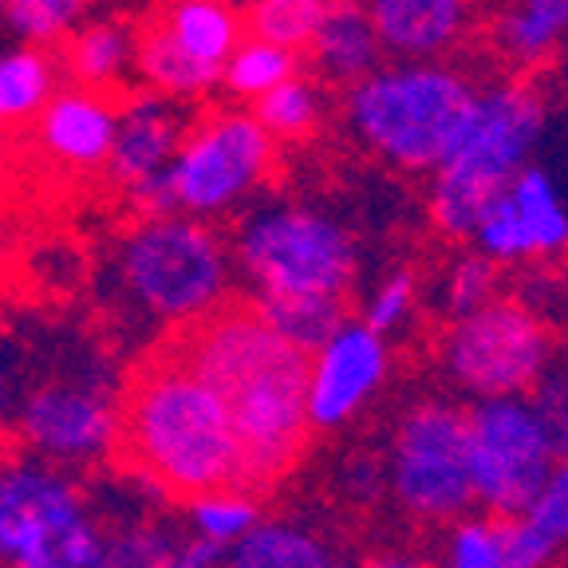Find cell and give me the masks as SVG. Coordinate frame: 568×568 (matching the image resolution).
<instances>
[{
	"label": "cell",
	"instance_id": "2e32d148",
	"mask_svg": "<svg viewBox=\"0 0 568 568\" xmlns=\"http://www.w3.org/2000/svg\"><path fill=\"white\" fill-rule=\"evenodd\" d=\"M379 48L403 63H438L470 32L474 0H364Z\"/></svg>",
	"mask_w": 568,
	"mask_h": 568
},
{
	"label": "cell",
	"instance_id": "8d00e7d4",
	"mask_svg": "<svg viewBox=\"0 0 568 568\" xmlns=\"http://www.w3.org/2000/svg\"><path fill=\"white\" fill-rule=\"evenodd\" d=\"M521 517L541 532L545 541L565 549L568 545V458H557L552 474L545 478L541 494L532 497V506L525 509Z\"/></svg>",
	"mask_w": 568,
	"mask_h": 568
},
{
	"label": "cell",
	"instance_id": "7c38bea8",
	"mask_svg": "<svg viewBox=\"0 0 568 568\" xmlns=\"http://www.w3.org/2000/svg\"><path fill=\"white\" fill-rule=\"evenodd\" d=\"M20 438L55 466H91L111 458L115 443V395L80 383H48L24 403Z\"/></svg>",
	"mask_w": 568,
	"mask_h": 568
},
{
	"label": "cell",
	"instance_id": "ab89813d",
	"mask_svg": "<svg viewBox=\"0 0 568 568\" xmlns=\"http://www.w3.org/2000/svg\"><path fill=\"white\" fill-rule=\"evenodd\" d=\"M225 557H230V549H222V545L213 541H202V537H182L174 549V557H170V568H225Z\"/></svg>",
	"mask_w": 568,
	"mask_h": 568
},
{
	"label": "cell",
	"instance_id": "4fadbf2b",
	"mask_svg": "<svg viewBox=\"0 0 568 568\" xmlns=\"http://www.w3.org/2000/svg\"><path fill=\"white\" fill-rule=\"evenodd\" d=\"M474 253L494 265L560 257L568 248V210L541 166H525L514 186L474 230Z\"/></svg>",
	"mask_w": 568,
	"mask_h": 568
},
{
	"label": "cell",
	"instance_id": "5b68a950",
	"mask_svg": "<svg viewBox=\"0 0 568 568\" xmlns=\"http://www.w3.org/2000/svg\"><path fill=\"white\" fill-rule=\"evenodd\" d=\"M233 253L257 301H347L359 261L355 237L336 217L293 202L261 205L248 213L237 225Z\"/></svg>",
	"mask_w": 568,
	"mask_h": 568
},
{
	"label": "cell",
	"instance_id": "9c48e42d",
	"mask_svg": "<svg viewBox=\"0 0 568 568\" xmlns=\"http://www.w3.org/2000/svg\"><path fill=\"white\" fill-rule=\"evenodd\" d=\"M466 458L474 506L494 521L521 517L557 466L529 399H481L466 407Z\"/></svg>",
	"mask_w": 568,
	"mask_h": 568
},
{
	"label": "cell",
	"instance_id": "e0dca14e",
	"mask_svg": "<svg viewBox=\"0 0 568 568\" xmlns=\"http://www.w3.org/2000/svg\"><path fill=\"white\" fill-rule=\"evenodd\" d=\"M119 126V106L99 91H60L36 115V134L48 159L68 170H99L111 159Z\"/></svg>",
	"mask_w": 568,
	"mask_h": 568
},
{
	"label": "cell",
	"instance_id": "603a6c76",
	"mask_svg": "<svg viewBox=\"0 0 568 568\" xmlns=\"http://www.w3.org/2000/svg\"><path fill=\"white\" fill-rule=\"evenodd\" d=\"M63 63H68V71L80 80L83 91L111 88V83L134 63V36L126 32L123 24L99 20V24H88L71 36Z\"/></svg>",
	"mask_w": 568,
	"mask_h": 568
},
{
	"label": "cell",
	"instance_id": "ba28073f",
	"mask_svg": "<svg viewBox=\"0 0 568 568\" xmlns=\"http://www.w3.org/2000/svg\"><path fill=\"white\" fill-rule=\"evenodd\" d=\"M387 489L395 506L423 525H450L474 514L466 407L454 399H418L403 410L390 435Z\"/></svg>",
	"mask_w": 568,
	"mask_h": 568
},
{
	"label": "cell",
	"instance_id": "7a4b0ae2",
	"mask_svg": "<svg viewBox=\"0 0 568 568\" xmlns=\"http://www.w3.org/2000/svg\"><path fill=\"white\" fill-rule=\"evenodd\" d=\"M111 462L178 506L241 489L237 438L222 399L166 344L142 355L119 387Z\"/></svg>",
	"mask_w": 568,
	"mask_h": 568
},
{
	"label": "cell",
	"instance_id": "8992f818",
	"mask_svg": "<svg viewBox=\"0 0 568 568\" xmlns=\"http://www.w3.org/2000/svg\"><path fill=\"white\" fill-rule=\"evenodd\" d=\"M119 281L142 312L186 328L230 293V253L197 217H151L119 241Z\"/></svg>",
	"mask_w": 568,
	"mask_h": 568
},
{
	"label": "cell",
	"instance_id": "3957f363",
	"mask_svg": "<svg viewBox=\"0 0 568 568\" xmlns=\"http://www.w3.org/2000/svg\"><path fill=\"white\" fill-rule=\"evenodd\" d=\"M478 83L450 63H387L347 88V126L367 151L410 174H435L470 126Z\"/></svg>",
	"mask_w": 568,
	"mask_h": 568
},
{
	"label": "cell",
	"instance_id": "277c9868",
	"mask_svg": "<svg viewBox=\"0 0 568 568\" xmlns=\"http://www.w3.org/2000/svg\"><path fill=\"white\" fill-rule=\"evenodd\" d=\"M545 131V103L529 83L478 88V106L462 134L458 151L430 178V222L443 237L470 241L494 202L529 166L532 146Z\"/></svg>",
	"mask_w": 568,
	"mask_h": 568
},
{
	"label": "cell",
	"instance_id": "b9f144b4",
	"mask_svg": "<svg viewBox=\"0 0 568 568\" xmlns=\"http://www.w3.org/2000/svg\"><path fill=\"white\" fill-rule=\"evenodd\" d=\"M0 399H4V379H0Z\"/></svg>",
	"mask_w": 568,
	"mask_h": 568
},
{
	"label": "cell",
	"instance_id": "1f68e13d",
	"mask_svg": "<svg viewBox=\"0 0 568 568\" xmlns=\"http://www.w3.org/2000/svg\"><path fill=\"white\" fill-rule=\"evenodd\" d=\"M438 568H501V537L494 517L466 514L446 525Z\"/></svg>",
	"mask_w": 568,
	"mask_h": 568
},
{
	"label": "cell",
	"instance_id": "60d3db41",
	"mask_svg": "<svg viewBox=\"0 0 568 568\" xmlns=\"http://www.w3.org/2000/svg\"><path fill=\"white\" fill-rule=\"evenodd\" d=\"M352 568H430V560H423L418 552H407V549H387V552H375V557L359 560Z\"/></svg>",
	"mask_w": 568,
	"mask_h": 568
},
{
	"label": "cell",
	"instance_id": "d590c367",
	"mask_svg": "<svg viewBox=\"0 0 568 568\" xmlns=\"http://www.w3.org/2000/svg\"><path fill=\"white\" fill-rule=\"evenodd\" d=\"M415 304H418V284L410 273H390L375 284V293L367 296L364 304V316L359 324L372 328L375 336H395L399 328H407L410 320H415Z\"/></svg>",
	"mask_w": 568,
	"mask_h": 568
},
{
	"label": "cell",
	"instance_id": "e575fe53",
	"mask_svg": "<svg viewBox=\"0 0 568 568\" xmlns=\"http://www.w3.org/2000/svg\"><path fill=\"white\" fill-rule=\"evenodd\" d=\"M525 399H529L532 415L541 423L552 454L568 458V355L557 352V359L545 367V375L537 379V387Z\"/></svg>",
	"mask_w": 568,
	"mask_h": 568
},
{
	"label": "cell",
	"instance_id": "ffe728a7",
	"mask_svg": "<svg viewBox=\"0 0 568 568\" xmlns=\"http://www.w3.org/2000/svg\"><path fill=\"white\" fill-rule=\"evenodd\" d=\"M159 28L190 60L217 71L241 44V17L230 0H174Z\"/></svg>",
	"mask_w": 568,
	"mask_h": 568
},
{
	"label": "cell",
	"instance_id": "7bdbcfd3",
	"mask_svg": "<svg viewBox=\"0 0 568 568\" xmlns=\"http://www.w3.org/2000/svg\"><path fill=\"white\" fill-rule=\"evenodd\" d=\"M0 12H4V0H0Z\"/></svg>",
	"mask_w": 568,
	"mask_h": 568
},
{
	"label": "cell",
	"instance_id": "836d02e7",
	"mask_svg": "<svg viewBox=\"0 0 568 568\" xmlns=\"http://www.w3.org/2000/svg\"><path fill=\"white\" fill-rule=\"evenodd\" d=\"M12 568H106L103 532H99V525L91 517H83V521L63 529L60 537L40 545L32 557H24Z\"/></svg>",
	"mask_w": 568,
	"mask_h": 568
},
{
	"label": "cell",
	"instance_id": "6da1fadb",
	"mask_svg": "<svg viewBox=\"0 0 568 568\" xmlns=\"http://www.w3.org/2000/svg\"><path fill=\"white\" fill-rule=\"evenodd\" d=\"M162 344L222 399L241 458V489L268 494L308 450V355L284 344L253 304H217Z\"/></svg>",
	"mask_w": 568,
	"mask_h": 568
},
{
	"label": "cell",
	"instance_id": "44dd1931",
	"mask_svg": "<svg viewBox=\"0 0 568 568\" xmlns=\"http://www.w3.org/2000/svg\"><path fill=\"white\" fill-rule=\"evenodd\" d=\"M225 568H347L324 537L293 521H261L225 557Z\"/></svg>",
	"mask_w": 568,
	"mask_h": 568
},
{
	"label": "cell",
	"instance_id": "7402d4cb",
	"mask_svg": "<svg viewBox=\"0 0 568 568\" xmlns=\"http://www.w3.org/2000/svg\"><path fill=\"white\" fill-rule=\"evenodd\" d=\"M134 68H139L142 83H146L154 95L174 99V103L210 95V91L222 83V71L190 60L159 24L146 28L142 36H134Z\"/></svg>",
	"mask_w": 568,
	"mask_h": 568
},
{
	"label": "cell",
	"instance_id": "cb8c5ba5",
	"mask_svg": "<svg viewBox=\"0 0 568 568\" xmlns=\"http://www.w3.org/2000/svg\"><path fill=\"white\" fill-rule=\"evenodd\" d=\"M55 95V63L44 48L0 52V123L40 115Z\"/></svg>",
	"mask_w": 568,
	"mask_h": 568
},
{
	"label": "cell",
	"instance_id": "f1b7e54d",
	"mask_svg": "<svg viewBox=\"0 0 568 568\" xmlns=\"http://www.w3.org/2000/svg\"><path fill=\"white\" fill-rule=\"evenodd\" d=\"M253 119L268 139H304L320 123V91L304 75H293L288 83L273 88L253 103Z\"/></svg>",
	"mask_w": 568,
	"mask_h": 568
},
{
	"label": "cell",
	"instance_id": "5bb4252c",
	"mask_svg": "<svg viewBox=\"0 0 568 568\" xmlns=\"http://www.w3.org/2000/svg\"><path fill=\"white\" fill-rule=\"evenodd\" d=\"M88 514V497L55 466H0V568L20 565Z\"/></svg>",
	"mask_w": 568,
	"mask_h": 568
},
{
	"label": "cell",
	"instance_id": "4316f807",
	"mask_svg": "<svg viewBox=\"0 0 568 568\" xmlns=\"http://www.w3.org/2000/svg\"><path fill=\"white\" fill-rule=\"evenodd\" d=\"M186 514L194 537L233 549L253 525H261V497L245 494V489H217V494L194 497Z\"/></svg>",
	"mask_w": 568,
	"mask_h": 568
},
{
	"label": "cell",
	"instance_id": "8fae6325",
	"mask_svg": "<svg viewBox=\"0 0 568 568\" xmlns=\"http://www.w3.org/2000/svg\"><path fill=\"white\" fill-rule=\"evenodd\" d=\"M390 344L364 328L359 320H344L339 332L308 355V423L312 430H339L355 415H364L372 399L387 387Z\"/></svg>",
	"mask_w": 568,
	"mask_h": 568
},
{
	"label": "cell",
	"instance_id": "52a82bcc",
	"mask_svg": "<svg viewBox=\"0 0 568 568\" xmlns=\"http://www.w3.org/2000/svg\"><path fill=\"white\" fill-rule=\"evenodd\" d=\"M557 359V339L521 301L497 296L470 316L450 320L438 344V364L450 387L481 399H525Z\"/></svg>",
	"mask_w": 568,
	"mask_h": 568
},
{
	"label": "cell",
	"instance_id": "4dcf8cb0",
	"mask_svg": "<svg viewBox=\"0 0 568 568\" xmlns=\"http://www.w3.org/2000/svg\"><path fill=\"white\" fill-rule=\"evenodd\" d=\"M178 541L162 521H126L103 537L106 568H170Z\"/></svg>",
	"mask_w": 568,
	"mask_h": 568
},
{
	"label": "cell",
	"instance_id": "9a60e30c",
	"mask_svg": "<svg viewBox=\"0 0 568 568\" xmlns=\"http://www.w3.org/2000/svg\"><path fill=\"white\" fill-rule=\"evenodd\" d=\"M186 131H190V115L182 111V103L154 95V91L131 95L119 106L115 146H111L106 170H111V178L123 190L139 186V182L162 174L174 162Z\"/></svg>",
	"mask_w": 568,
	"mask_h": 568
},
{
	"label": "cell",
	"instance_id": "f546056e",
	"mask_svg": "<svg viewBox=\"0 0 568 568\" xmlns=\"http://www.w3.org/2000/svg\"><path fill=\"white\" fill-rule=\"evenodd\" d=\"M83 9H88V0H4L0 17L9 20V28L24 44L44 48L80 24Z\"/></svg>",
	"mask_w": 568,
	"mask_h": 568
},
{
	"label": "cell",
	"instance_id": "f35d334b",
	"mask_svg": "<svg viewBox=\"0 0 568 568\" xmlns=\"http://www.w3.org/2000/svg\"><path fill=\"white\" fill-rule=\"evenodd\" d=\"M339 486L347 489V497L355 501H375V497L387 489V466L375 454L359 450L339 466Z\"/></svg>",
	"mask_w": 568,
	"mask_h": 568
},
{
	"label": "cell",
	"instance_id": "d6a6232c",
	"mask_svg": "<svg viewBox=\"0 0 568 568\" xmlns=\"http://www.w3.org/2000/svg\"><path fill=\"white\" fill-rule=\"evenodd\" d=\"M497 301V265L478 253H462L443 281V312L450 320L470 316Z\"/></svg>",
	"mask_w": 568,
	"mask_h": 568
},
{
	"label": "cell",
	"instance_id": "83f0119b",
	"mask_svg": "<svg viewBox=\"0 0 568 568\" xmlns=\"http://www.w3.org/2000/svg\"><path fill=\"white\" fill-rule=\"evenodd\" d=\"M328 12V0H253L248 4V32L253 40L288 48L301 55L312 44L320 20Z\"/></svg>",
	"mask_w": 568,
	"mask_h": 568
},
{
	"label": "cell",
	"instance_id": "d6986e66",
	"mask_svg": "<svg viewBox=\"0 0 568 568\" xmlns=\"http://www.w3.org/2000/svg\"><path fill=\"white\" fill-rule=\"evenodd\" d=\"M568 36V0H506L489 40L509 63H541Z\"/></svg>",
	"mask_w": 568,
	"mask_h": 568
},
{
	"label": "cell",
	"instance_id": "ac0fdd59",
	"mask_svg": "<svg viewBox=\"0 0 568 568\" xmlns=\"http://www.w3.org/2000/svg\"><path fill=\"white\" fill-rule=\"evenodd\" d=\"M312 60L336 83H359L375 68H383V48L372 20L364 12V0H328V12L312 36Z\"/></svg>",
	"mask_w": 568,
	"mask_h": 568
},
{
	"label": "cell",
	"instance_id": "484cf974",
	"mask_svg": "<svg viewBox=\"0 0 568 568\" xmlns=\"http://www.w3.org/2000/svg\"><path fill=\"white\" fill-rule=\"evenodd\" d=\"M293 75H301V55L248 36V40H241V44L233 48L230 60H225L222 88L230 91V95L257 103L261 95H268L273 88L288 83Z\"/></svg>",
	"mask_w": 568,
	"mask_h": 568
},
{
	"label": "cell",
	"instance_id": "74e56055",
	"mask_svg": "<svg viewBox=\"0 0 568 568\" xmlns=\"http://www.w3.org/2000/svg\"><path fill=\"white\" fill-rule=\"evenodd\" d=\"M497 537H501V568H552V560L560 557L557 545L545 541L525 517L497 521Z\"/></svg>",
	"mask_w": 568,
	"mask_h": 568
},
{
	"label": "cell",
	"instance_id": "d4e9b609",
	"mask_svg": "<svg viewBox=\"0 0 568 568\" xmlns=\"http://www.w3.org/2000/svg\"><path fill=\"white\" fill-rule=\"evenodd\" d=\"M268 328L284 344L301 347L312 355L320 344H328L347 320V301H328V296H296V301H253Z\"/></svg>",
	"mask_w": 568,
	"mask_h": 568
},
{
	"label": "cell",
	"instance_id": "30bf717a",
	"mask_svg": "<svg viewBox=\"0 0 568 568\" xmlns=\"http://www.w3.org/2000/svg\"><path fill=\"white\" fill-rule=\"evenodd\" d=\"M276 142L261 131L253 111H217L190 126L174 162L166 166L178 213L213 217L248 197L273 170Z\"/></svg>",
	"mask_w": 568,
	"mask_h": 568
}]
</instances>
